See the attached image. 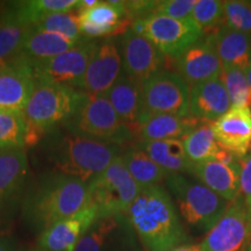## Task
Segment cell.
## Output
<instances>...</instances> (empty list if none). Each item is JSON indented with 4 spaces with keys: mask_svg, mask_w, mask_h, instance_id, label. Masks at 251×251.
<instances>
[{
    "mask_svg": "<svg viewBox=\"0 0 251 251\" xmlns=\"http://www.w3.org/2000/svg\"><path fill=\"white\" fill-rule=\"evenodd\" d=\"M202 121L192 117L147 113L136 128L140 142L164 140H181Z\"/></svg>",
    "mask_w": 251,
    "mask_h": 251,
    "instance_id": "603a6c76",
    "label": "cell"
},
{
    "mask_svg": "<svg viewBox=\"0 0 251 251\" xmlns=\"http://www.w3.org/2000/svg\"><path fill=\"white\" fill-rule=\"evenodd\" d=\"M98 218L97 209L87 205L77 215L56 222L41 234L39 240L41 249L45 251H74L80 237Z\"/></svg>",
    "mask_w": 251,
    "mask_h": 251,
    "instance_id": "d6986e66",
    "label": "cell"
},
{
    "mask_svg": "<svg viewBox=\"0 0 251 251\" xmlns=\"http://www.w3.org/2000/svg\"><path fill=\"white\" fill-rule=\"evenodd\" d=\"M35 84L33 65L21 56L0 68V109L24 114Z\"/></svg>",
    "mask_w": 251,
    "mask_h": 251,
    "instance_id": "2e32d148",
    "label": "cell"
},
{
    "mask_svg": "<svg viewBox=\"0 0 251 251\" xmlns=\"http://www.w3.org/2000/svg\"><path fill=\"white\" fill-rule=\"evenodd\" d=\"M28 122L24 114L0 109V150L25 149Z\"/></svg>",
    "mask_w": 251,
    "mask_h": 251,
    "instance_id": "1f68e13d",
    "label": "cell"
},
{
    "mask_svg": "<svg viewBox=\"0 0 251 251\" xmlns=\"http://www.w3.org/2000/svg\"><path fill=\"white\" fill-rule=\"evenodd\" d=\"M130 29L147 37L166 58L175 59L203 36V33L192 19L179 20L150 14L136 19L130 25Z\"/></svg>",
    "mask_w": 251,
    "mask_h": 251,
    "instance_id": "ba28073f",
    "label": "cell"
},
{
    "mask_svg": "<svg viewBox=\"0 0 251 251\" xmlns=\"http://www.w3.org/2000/svg\"><path fill=\"white\" fill-rule=\"evenodd\" d=\"M122 162L133 179L141 187L159 185L168 175L139 147H130L121 153Z\"/></svg>",
    "mask_w": 251,
    "mask_h": 251,
    "instance_id": "f1b7e54d",
    "label": "cell"
},
{
    "mask_svg": "<svg viewBox=\"0 0 251 251\" xmlns=\"http://www.w3.org/2000/svg\"><path fill=\"white\" fill-rule=\"evenodd\" d=\"M188 174L229 202L240 197V162L237 164L216 161L192 163Z\"/></svg>",
    "mask_w": 251,
    "mask_h": 251,
    "instance_id": "7402d4cb",
    "label": "cell"
},
{
    "mask_svg": "<svg viewBox=\"0 0 251 251\" xmlns=\"http://www.w3.org/2000/svg\"><path fill=\"white\" fill-rule=\"evenodd\" d=\"M220 78L227 90L231 106L251 108V89L243 69L222 67Z\"/></svg>",
    "mask_w": 251,
    "mask_h": 251,
    "instance_id": "d6a6232c",
    "label": "cell"
},
{
    "mask_svg": "<svg viewBox=\"0 0 251 251\" xmlns=\"http://www.w3.org/2000/svg\"><path fill=\"white\" fill-rule=\"evenodd\" d=\"M251 242V218L242 198L230 202L221 219L206 233L203 251H247Z\"/></svg>",
    "mask_w": 251,
    "mask_h": 251,
    "instance_id": "30bf717a",
    "label": "cell"
},
{
    "mask_svg": "<svg viewBox=\"0 0 251 251\" xmlns=\"http://www.w3.org/2000/svg\"><path fill=\"white\" fill-rule=\"evenodd\" d=\"M0 251H11L2 240H0Z\"/></svg>",
    "mask_w": 251,
    "mask_h": 251,
    "instance_id": "60d3db41",
    "label": "cell"
},
{
    "mask_svg": "<svg viewBox=\"0 0 251 251\" xmlns=\"http://www.w3.org/2000/svg\"><path fill=\"white\" fill-rule=\"evenodd\" d=\"M192 18L201 28L202 33L212 34L225 25L224 1L219 0H197Z\"/></svg>",
    "mask_w": 251,
    "mask_h": 251,
    "instance_id": "e575fe53",
    "label": "cell"
},
{
    "mask_svg": "<svg viewBox=\"0 0 251 251\" xmlns=\"http://www.w3.org/2000/svg\"><path fill=\"white\" fill-rule=\"evenodd\" d=\"M64 127L74 133L122 147L136 135L121 120L106 94H89Z\"/></svg>",
    "mask_w": 251,
    "mask_h": 251,
    "instance_id": "8992f818",
    "label": "cell"
},
{
    "mask_svg": "<svg viewBox=\"0 0 251 251\" xmlns=\"http://www.w3.org/2000/svg\"><path fill=\"white\" fill-rule=\"evenodd\" d=\"M28 201L31 218L46 228L77 215L89 205V184L58 172L37 181Z\"/></svg>",
    "mask_w": 251,
    "mask_h": 251,
    "instance_id": "3957f363",
    "label": "cell"
},
{
    "mask_svg": "<svg viewBox=\"0 0 251 251\" xmlns=\"http://www.w3.org/2000/svg\"><path fill=\"white\" fill-rule=\"evenodd\" d=\"M174 62L177 74L190 86L221 76V63L209 35L188 47Z\"/></svg>",
    "mask_w": 251,
    "mask_h": 251,
    "instance_id": "e0dca14e",
    "label": "cell"
},
{
    "mask_svg": "<svg viewBox=\"0 0 251 251\" xmlns=\"http://www.w3.org/2000/svg\"><path fill=\"white\" fill-rule=\"evenodd\" d=\"M240 197L251 218V152L240 161Z\"/></svg>",
    "mask_w": 251,
    "mask_h": 251,
    "instance_id": "74e56055",
    "label": "cell"
},
{
    "mask_svg": "<svg viewBox=\"0 0 251 251\" xmlns=\"http://www.w3.org/2000/svg\"><path fill=\"white\" fill-rule=\"evenodd\" d=\"M39 251H45V250H39Z\"/></svg>",
    "mask_w": 251,
    "mask_h": 251,
    "instance_id": "7bdbcfd3",
    "label": "cell"
},
{
    "mask_svg": "<svg viewBox=\"0 0 251 251\" xmlns=\"http://www.w3.org/2000/svg\"><path fill=\"white\" fill-rule=\"evenodd\" d=\"M122 57L119 42L109 37L97 41V46L80 84L89 94H106L121 76Z\"/></svg>",
    "mask_w": 251,
    "mask_h": 251,
    "instance_id": "5bb4252c",
    "label": "cell"
},
{
    "mask_svg": "<svg viewBox=\"0 0 251 251\" xmlns=\"http://www.w3.org/2000/svg\"><path fill=\"white\" fill-rule=\"evenodd\" d=\"M221 67H234L246 70L251 63V34L230 29L225 25L208 34Z\"/></svg>",
    "mask_w": 251,
    "mask_h": 251,
    "instance_id": "cb8c5ba5",
    "label": "cell"
},
{
    "mask_svg": "<svg viewBox=\"0 0 251 251\" xmlns=\"http://www.w3.org/2000/svg\"><path fill=\"white\" fill-rule=\"evenodd\" d=\"M45 151L58 174L89 184L122 153V147L70 131L51 129L43 137Z\"/></svg>",
    "mask_w": 251,
    "mask_h": 251,
    "instance_id": "7a4b0ae2",
    "label": "cell"
},
{
    "mask_svg": "<svg viewBox=\"0 0 251 251\" xmlns=\"http://www.w3.org/2000/svg\"><path fill=\"white\" fill-rule=\"evenodd\" d=\"M97 41L84 39L76 47L47 61L33 64L36 79L80 90V84Z\"/></svg>",
    "mask_w": 251,
    "mask_h": 251,
    "instance_id": "8fae6325",
    "label": "cell"
},
{
    "mask_svg": "<svg viewBox=\"0 0 251 251\" xmlns=\"http://www.w3.org/2000/svg\"><path fill=\"white\" fill-rule=\"evenodd\" d=\"M81 0H30L12 2L17 14L25 23L33 27L42 18L58 12H70L80 8Z\"/></svg>",
    "mask_w": 251,
    "mask_h": 251,
    "instance_id": "4dcf8cb0",
    "label": "cell"
},
{
    "mask_svg": "<svg viewBox=\"0 0 251 251\" xmlns=\"http://www.w3.org/2000/svg\"><path fill=\"white\" fill-rule=\"evenodd\" d=\"M77 45L78 43L72 42L64 36L31 27L21 48L20 56L33 65L56 57Z\"/></svg>",
    "mask_w": 251,
    "mask_h": 251,
    "instance_id": "4316f807",
    "label": "cell"
},
{
    "mask_svg": "<svg viewBox=\"0 0 251 251\" xmlns=\"http://www.w3.org/2000/svg\"><path fill=\"white\" fill-rule=\"evenodd\" d=\"M134 229L126 214L98 218L74 251H133Z\"/></svg>",
    "mask_w": 251,
    "mask_h": 251,
    "instance_id": "4fadbf2b",
    "label": "cell"
},
{
    "mask_svg": "<svg viewBox=\"0 0 251 251\" xmlns=\"http://www.w3.org/2000/svg\"><path fill=\"white\" fill-rule=\"evenodd\" d=\"M231 107L221 78L194 84L190 89L188 115L200 121L214 122Z\"/></svg>",
    "mask_w": 251,
    "mask_h": 251,
    "instance_id": "44dd1931",
    "label": "cell"
},
{
    "mask_svg": "<svg viewBox=\"0 0 251 251\" xmlns=\"http://www.w3.org/2000/svg\"><path fill=\"white\" fill-rule=\"evenodd\" d=\"M30 29L31 26L21 20L12 4L0 11V68L20 56L21 48Z\"/></svg>",
    "mask_w": 251,
    "mask_h": 251,
    "instance_id": "d4e9b609",
    "label": "cell"
},
{
    "mask_svg": "<svg viewBox=\"0 0 251 251\" xmlns=\"http://www.w3.org/2000/svg\"><path fill=\"white\" fill-rule=\"evenodd\" d=\"M85 96L79 89L36 79L24 115L29 124L50 131L71 120Z\"/></svg>",
    "mask_w": 251,
    "mask_h": 251,
    "instance_id": "5b68a950",
    "label": "cell"
},
{
    "mask_svg": "<svg viewBox=\"0 0 251 251\" xmlns=\"http://www.w3.org/2000/svg\"><path fill=\"white\" fill-rule=\"evenodd\" d=\"M197 0H163L157 1L152 14L187 20L192 19V11Z\"/></svg>",
    "mask_w": 251,
    "mask_h": 251,
    "instance_id": "8d00e7d4",
    "label": "cell"
},
{
    "mask_svg": "<svg viewBox=\"0 0 251 251\" xmlns=\"http://www.w3.org/2000/svg\"><path fill=\"white\" fill-rule=\"evenodd\" d=\"M140 192L141 187L126 169L120 155L89 183V205L97 209L99 218L126 214Z\"/></svg>",
    "mask_w": 251,
    "mask_h": 251,
    "instance_id": "52a82bcc",
    "label": "cell"
},
{
    "mask_svg": "<svg viewBox=\"0 0 251 251\" xmlns=\"http://www.w3.org/2000/svg\"><path fill=\"white\" fill-rule=\"evenodd\" d=\"M28 169L25 149L0 150V202L23 191L27 183Z\"/></svg>",
    "mask_w": 251,
    "mask_h": 251,
    "instance_id": "484cf974",
    "label": "cell"
},
{
    "mask_svg": "<svg viewBox=\"0 0 251 251\" xmlns=\"http://www.w3.org/2000/svg\"><path fill=\"white\" fill-rule=\"evenodd\" d=\"M225 26L251 34V1H224Z\"/></svg>",
    "mask_w": 251,
    "mask_h": 251,
    "instance_id": "d590c367",
    "label": "cell"
},
{
    "mask_svg": "<svg viewBox=\"0 0 251 251\" xmlns=\"http://www.w3.org/2000/svg\"><path fill=\"white\" fill-rule=\"evenodd\" d=\"M181 142L191 163L214 161L220 149L213 131V122L202 121L181 139Z\"/></svg>",
    "mask_w": 251,
    "mask_h": 251,
    "instance_id": "f546056e",
    "label": "cell"
},
{
    "mask_svg": "<svg viewBox=\"0 0 251 251\" xmlns=\"http://www.w3.org/2000/svg\"><path fill=\"white\" fill-rule=\"evenodd\" d=\"M122 68L128 76L143 83L166 69V58L150 41L130 28L120 37Z\"/></svg>",
    "mask_w": 251,
    "mask_h": 251,
    "instance_id": "7c38bea8",
    "label": "cell"
},
{
    "mask_svg": "<svg viewBox=\"0 0 251 251\" xmlns=\"http://www.w3.org/2000/svg\"><path fill=\"white\" fill-rule=\"evenodd\" d=\"M36 29L67 37L72 42L79 43L85 37L81 36L79 26H78L77 15L71 12H58L42 18L33 26Z\"/></svg>",
    "mask_w": 251,
    "mask_h": 251,
    "instance_id": "836d02e7",
    "label": "cell"
},
{
    "mask_svg": "<svg viewBox=\"0 0 251 251\" xmlns=\"http://www.w3.org/2000/svg\"><path fill=\"white\" fill-rule=\"evenodd\" d=\"M213 131L220 147L241 161L251 152V108L231 106L213 122Z\"/></svg>",
    "mask_w": 251,
    "mask_h": 251,
    "instance_id": "ac0fdd59",
    "label": "cell"
},
{
    "mask_svg": "<svg viewBox=\"0 0 251 251\" xmlns=\"http://www.w3.org/2000/svg\"><path fill=\"white\" fill-rule=\"evenodd\" d=\"M106 97L121 120L129 126L136 135L137 125L148 113L144 107L142 83L122 71Z\"/></svg>",
    "mask_w": 251,
    "mask_h": 251,
    "instance_id": "ffe728a7",
    "label": "cell"
},
{
    "mask_svg": "<svg viewBox=\"0 0 251 251\" xmlns=\"http://www.w3.org/2000/svg\"><path fill=\"white\" fill-rule=\"evenodd\" d=\"M170 251H203L202 248L200 244H183V246H179L175 249H172Z\"/></svg>",
    "mask_w": 251,
    "mask_h": 251,
    "instance_id": "f35d334b",
    "label": "cell"
},
{
    "mask_svg": "<svg viewBox=\"0 0 251 251\" xmlns=\"http://www.w3.org/2000/svg\"><path fill=\"white\" fill-rule=\"evenodd\" d=\"M126 216L148 251H170L186 242L171 196L161 185L142 188Z\"/></svg>",
    "mask_w": 251,
    "mask_h": 251,
    "instance_id": "6da1fadb",
    "label": "cell"
},
{
    "mask_svg": "<svg viewBox=\"0 0 251 251\" xmlns=\"http://www.w3.org/2000/svg\"><path fill=\"white\" fill-rule=\"evenodd\" d=\"M244 72H246V76H247L248 83H249L250 89H251V63L249 64V67H248V68L246 69V70H244Z\"/></svg>",
    "mask_w": 251,
    "mask_h": 251,
    "instance_id": "ab89813d",
    "label": "cell"
},
{
    "mask_svg": "<svg viewBox=\"0 0 251 251\" xmlns=\"http://www.w3.org/2000/svg\"><path fill=\"white\" fill-rule=\"evenodd\" d=\"M165 181L184 221L199 230L208 231L230 205L201 181L184 175L168 176Z\"/></svg>",
    "mask_w": 251,
    "mask_h": 251,
    "instance_id": "277c9868",
    "label": "cell"
},
{
    "mask_svg": "<svg viewBox=\"0 0 251 251\" xmlns=\"http://www.w3.org/2000/svg\"><path fill=\"white\" fill-rule=\"evenodd\" d=\"M247 251H251V242H250V244H249V247H248V250Z\"/></svg>",
    "mask_w": 251,
    "mask_h": 251,
    "instance_id": "b9f144b4",
    "label": "cell"
},
{
    "mask_svg": "<svg viewBox=\"0 0 251 251\" xmlns=\"http://www.w3.org/2000/svg\"><path fill=\"white\" fill-rule=\"evenodd\" d=\"M144 107L148 113L188 117L191 86L176 71L157 72L142 83Z\"/></svg>",
    "mask_w": 251,
    "mask_h": 251,
    "instance_id": "9c48e42d",
    "label": "cell"
},
{
    "mask_svg": "<svg viewBox=\"0 0 251 251\" xmlns=\"http://www.w3.org/2000/svg\"><path fill=\"white\" fill-rule=\"evenodd\" d=\"M81 36L85 39H109L124 34L131 25L125 1H97L89 8H80L77 15Z\"/></svg>",
    "mask_w": 251,
    "mask_h": 251,
    "instance_id": "9a60e30c",
    "label": "cell"
},
{
    "mask_svg": "<svg viewBox=\"0 0 251 251\" xmlns=\"http://www.w3.org/2000/svg\"><path fill=\"white\" fill-rule=\"evenodd\" d=\"M140 149L148 155L168 176L183 175L190 171L191 163L181 140L139 142Z\"/></svg>",
    "mask_w": 251,
    "mask_h": 251,
    "instance_id": "83f0119b",
    "label": "cell"
}]
</instances>
